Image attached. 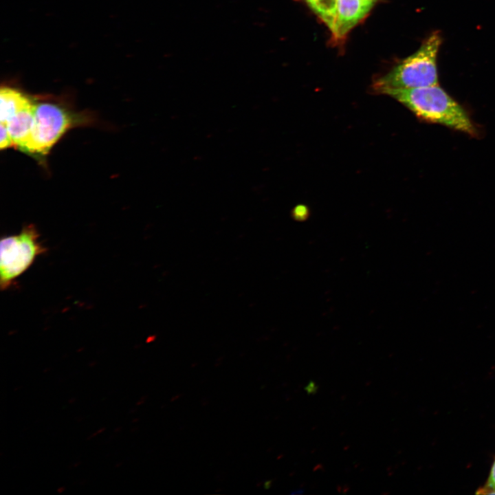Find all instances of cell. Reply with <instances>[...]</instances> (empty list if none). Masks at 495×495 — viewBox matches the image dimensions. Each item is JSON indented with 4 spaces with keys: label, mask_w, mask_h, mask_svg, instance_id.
<instances>
[{
    "label": "cell",
    "mask_w": 495,
    "mask_h": 495,
    "mask_svg": "<svg viewBox=\"0 0 495 495\" xmlns=\"http://www.w3.org/2000/svg\"><path fill=\"white\" fill-rule=\"evenodd\" d=\"M74 401H76V399H71L69 400V403H70V404H71V403H74Z\"/></svg>",
    "instance_id": "15"
},
{
    "label": "cell",
    "mask_w": 495,
    "mask_h": 495,
    "mask_svg": "<svg viewBox=\"0 0 495 495\" xmlns=\"http://www.w3.org/2000/svg\"><path fill=\"white\" fill-rule=\"evenodd\" d=\"M409 109L418 118L428 122L448 126L470 135L477 131L463 107L439 85L386 93Z\"/></svg>",
    "instance_id": "1"
},
{
    "label": "cell",
    "mask_w": 495,
    "mask_h": 495,
    "mask_svg": "<svg viewBox=\"0 0 495 495\" xmlns=\"http://www.w3.org/2000/svg\"><path fill=\"white\" fill-rule=\"evenodd\" d=\"M35 104L17 112L6 124L13 146L21 148L27 140L34 124Z\"/></svg>",
    "instance_id": "6"
},
{
    "label": "cell",
    "mask_w": 495,
    "mask_h": 495,
    "mask_svg": "<svg viewBox=\"0 0 495 495\" xmlns=\"http://www.w3.org/2000/svg\"><path fill=\"white\" fill-rule=\"evenodd\" d=\"M369 1L374 2V1H376V0H369Z\"/></svg>",
    "instance_id": "17"
},
{
    "label": "cell",
    "mask_w": 495,
    "mask_h": 495,
    "mask_svg": "<svg viewBox=\"0 0 495 495\" xmlns=\"http://www.w3.org/2000/svg\"><path fill=\"white\" fill-rule=\"evenodd\" d=\"M442 38L432 32L412 55L377 80L374 88L386 94L393 89H414L438 85L437 59Z\"/></svg>",
    "instance_id": "2"
},
{
    "label": "cell",
    "mask_w": 495,
    "mask_h": 495,
    "mask_svg": "<svg viewBox=\"0 0 495 495\" xmlns=\"http://www.w3.org/2000/svg\"><path fill=\"white\" fill-rule=\"evenodd\" d=\"M338 0H310L308 1L313 10L326 23L332 32L337 10Z\"/></svg>",
    "instance_id": "8"
},
{
    "label": "cell",
    "mask_w": 495,
    "mask_h": 495,
    "mask_svg": "<svg viewBox=\"0 0 495 495\" xmlns=\"http://www.w3.org/2000/svg\"><path fill=\"white\" fill-rule=\"evenodd\" d=\"M121 428H120V427L117 428L116 430L115 429V432L120 431V430H121Z\"/></svg>",
    "instance_id": "16"
},
{
    "label": "cell",
    "mask_w": 495,
    "mask_h": 495,
    "mask_svg": "<svg viewBox=\"0 0 495 495\" xmlns=\"http://www.w3.org/2000/svg\"><path fill=\"white\" fill-rule=\"evenodd\" d=\"M64 491H65V487H59V488H58V490H57V492L59 493V494H60V493H62V492H64Z\"/></svg>",
    "instance_id": "14"
},
{
    "label": "cell",
    "mask_w": 495,
    "mask_h": 495,
    "mask_svg": "<svg viewBox=\"0 0 495 495\" xmlns=\"http://www.w3.org/2000/svg\"><path fill=\"white\" fill-rule=\"evenodd\" d=\"M374 2L369 0H338L334 27L335 38L342 39L369 12Z\"/></svg>",
    "instance_id": "5"
},
{
    "label": "cell",
    "mask_w": 495,
    "mask_h": 495,
    "mask_svg": "<svg viewBox=\"0 0 495 495\" xmlns=\"http://www.w3.org/2000/svg\"><path fill=\"white\" fill-rule=\"evenodd\" d=\"M305 391L309 394H316L318 390V386L313 380H310L305 387Z\"/></svg>",
    "instance_id": "11"
},
{
    "label": "cell",
    "mask_w": 495,
    "mask_h": 495,
    "mask_svg": "<svg viewBox=\"0 0 495 495\" xmlns=\"http://www.w3.org/2000/svg\"><path fill=\"white\" fill-rule=\"evenodd\" d=\"M33 102L20 91L1 87L0 91L1 122L7 123L17 112Z\"/></svg>",
    "instance_id": "7"
},
{
    "label": "cell",
    "mask_w": 495,
    "mask_h": 495,
    "mask_svg": "<svg viewBox=\"0 0 495 495\" xmlns=\"http://www.w3.org/2000/svg\"><path fill=\"white\" fill-rule=\"evenodd\" d=\"M478 494H495V459L491 467L487 480L477 492Z\"/></svg>",
    "instance_id": "9"
},
{
    "label": "cell",
    "mask_w": 495,
    "mask_h": 495,
    "mask_svg": "<svg viewBox=\"0 0 495 495\" xmlns=\"http://www.w3.org/2000/svg\"><path fill=\"white\" fill-rule=\"evenodd\" d=\"M104 430H105V428H102L98 430L94 434H91L90 437H89L87 439H90L96 437L97 434L102 432Z\"/></svg>",
    "instance_id": "12"
},
{
    "label": "cell",
    "mask_w": 495,
    "mask_h": 495,
    "mask_svg": "<svg viewBox=\"0 0 495 495\" xmlns=\"http://www.w3.org/2000/svg\"><path fill=\"white\" fill-rule=\"evenodd\" d=\"M34 225L23 228L18 234L3 237L0 243V285L8 288L35 259L45 252Z\"/></svg>",
    "instance_id": "3"
},
{
    "label": "cell",
    "mask_w": 495,
    "mask_h": 495,
    "mask_svg": "<svg viewBox=\"0 0 495 495\" xmlns=\"http://www.w3.org/2000/svg\"><path fill=\"white\" fill-rule=\"evenodd\" d=\"M12 146L13 144L8 133L7 126L6 124L1 122L0 148L4 149Z\"/></svg>",
    "instance_id": "10"
},
{
    "label": "cell",
    "mask_w": 495,
    "mask_h": 495,
    "mask_svg": "<svg viewBox=\"0 0 495 495\" xmlns=\"http://www.w3.org/2000/svg\"><path fill=\"white\" fill-rule=\"evenodd\" d=\"M307 1H309L310 0H307Z\"/></svg>",
    "instance_id": "18"
},
{
    "label": "cell",
    "mask_w": 495,
    "mask_h": 495,
    "mask_svg": "<svg viewBox=\"0 0 495 495\" xmlns=\"http://www.w3.org/2000/svg\"><path fill=\"white\" fill-rule=\"evenodd\" d=\"M271 483H272L271 481H268L267 482H266L265 484L264 485L265 488H266V489L269 488L271 485Z\"/></svg>",
    "instance_id": "13"
},
{
    "label": "cell",
    "mask_w": 495,
    "mask_h": 495,
    "mask_svg": "<svg viewBox=\"0 0 495 495\" xmlns=\"http://www.w3.org/2000/svg\"><path fill=\"white\" fill-rule=\"evenodd\" d=\"M78 117L56 104H35L34 124L21 149L32 154H47L68 129L82 121Z\"/></svg>",
    "instance_id": "4"
}]
</instances>
